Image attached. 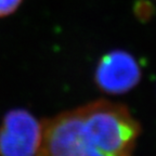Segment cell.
<instances>
[{"label":"cell","instance_id":"4","mask_svg":"<svg viewBox=\"0 0 156 156\" xmlns=\"http://www.w3.org/2000/svg\"><path fill=\"white\" fill-rule=\"evenodd\" d=\"M22 1L23 0H0V17L13 13Z\"/></svg>","mask_w":156,"mask_h":156},{"label":"cell","instance_id":"3","mask_svg":"<svg viewBox=\"0 0 156 156\" xmlns=\"http://www.w3.org/2000/svg\"><path fill=\"white\" fill-rule=\"evenodd\" d=\"M141 78L136 60L126 51H112L100 60L95 69V83L101 90L122 94L134 88Z\"/></svg>","mask_w":156,"mask_h":156},{"label":"cell","instance_id":"1","mask_svg":"<svg viewBox=\"0 0 156 156\" xmlns=\"http://www.w3.org/2000/svg\"><path fill=\"white\" fill-rule=\"evenodd\" d=\"M36 156H132L140 126L125 105L98 100L41 122Z\"/></svg>","mask_w":156,"mask_h":156},{"label":"cell","instance_id":"2","mask_svg":"<svg viewBox=\"0 0 156 156\" xmlns=\"http://www.w3.org/2000/svg\"><path fill=\"white\" fill-rule=\"evenodd\" d=\"M42 124L25 110L10 111L0 127V156H36Z\"/></svg>","mask_w":156,"mask_h":156}]
</instances>
